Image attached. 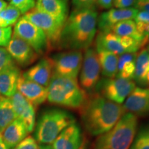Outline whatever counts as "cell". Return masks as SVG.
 I'll return each mask as SVG.
<instances>
[{
	"label": "cell",
	"mask_w": 149,
	"mask_h": 149,
	"mask_svg": "<svg viewBox=\"0 0 149 149\" xmlns=\"http://www.w3.org/2000/svg\"><path fill=\"white\" fill-rule=\"evenodd\" d=\"M139 10L133 7L127 8H113L102 13L97 17L100 31L109 32L115 24L126 20L135 19Z\"/></svg>",
	"instance_id": "cell-12"
},
{
	"label": "cell",
	"mask_w": 149,
	"mask_h": 149,
	"mask_svg": "<svg viewBox=\"0 0 149 149\" xmlns=\"http://www.w3.org/2000/svg\"><path fill=\"white\" fill-rule=\"evenodd\" d=\"M98 6L104 9H109L113 6V0H98Z\"/></svg>",
	"instance_id": "cell-37"
},
{
	"label": "cell",
	"mask_w": 149,
	"mask_h": 149,
	"mask_svg": "<svg viewBox=\"0 0 149 149\" xmlns=\"http://www.w3.org/2000/svg\"><path fill=\"white\" fill-rule=\"evenodd\" d=\"M146 79H147V81H148V84H149V72H148V74H147Z\"/></svg>",
	"instance_id": "cell-41"
},
{
	"label": "cell",
	"mask_w": 149,
	"mask_h": 149,
	"mask_svg": "<svg viewBox=\"0 0 149 149\" xmlns=\"http://www.w3.org/2000/svg\"><path fill=\"white\" fill-rule=\"evenodd\" d=\"M53 74L52 61L49 57H44L36 64L24 72L23 77L47 88Z\"/></svg>",
	"instance_id": "cell-17"
},
{
	"label": "cell",
	"mask_w": 149,
	"mask_h": 149,
	"mask_svg": "<svg viewBox=\"0 0 149 149\" xmlns=\"http://www.w3.org/2000/svg\"><path fill=\"white\" fill-rule=\"evenodd\" d=\"M95 45L96 51H109L118 56L126 53L124 48L121 45L119 37L111 31H100L96 37Z\"/></svg>",
	"instance_id": "cell-21"
},
{
	"label": "cell",
	"mask_w": 149,
	"mask_h": 149,
	"mask_svg": "<svg viewBox=\"0 0 149 149\" xmlns=\"http://www.w3.org/2000/svg\"><path fill=\"white\" fill-rule=\"evenodd\" d=\"M147 50H148V52H149V46H148V48H147Z\"/></svg>",
	"instance_id": "cell-43"
},
{
	"label": "cell",
	"mask_w": 149,
	"mask_h": 149,
	"mask_svg": "<svg viewBox=\"0 0 149 149\" xmlns=\"http://www.w3.org/2000/svg\"><path fill=\"white\" fill-rule=\"evenodd\" d=\"M129 149H149V125L137 132Z\"/></svg>",
	"instance_id": "cell-28"
},
{
	"label": "cell",
	"mask_w": 149,
	"mask_h": 149,
	"mask_svg": "<svg viewBox=\"0 0 149 149\" xmlns=\"http://www.w3.org/2000/svg\"><path fill=\"white\" fill-rule=\"evenodd\" d=\"M15 64V62L6 48L0 47V72Z\"/></svg>",
	"instance_id": "cell-30"
},
{
	"label": "cell",
	"mask_w": 149,
	"mask_h": 149,
	"mask_svg": "<svg viewBox=\"0 0 149 149\" xmlns=\"http://www.w3.org/2000/svg\"><path fill=\"white\" fill-rule=\"evenodd\" d=\"M98 0H72L74 9H95V10Z\"/></svg>",
	"instance_id": "cell-31"
},
{
	"label": "cell",
	"mask_w": 149,
	"mask_h": 149,
	"mask_svg": "<svg viewBox=\"0 0 149 149\" xmlns=\"http://www.w3.org/2000/svg\"><path fill=\"white\" fill-rule=\"evenodd\" d=\"M7 6H8V3L6 1H5L4 0H0V11L3 10Z\"/></svg>",
	"instance_id": "cell-38"
},
{
	"label": "cell",
	"mask_w": 149,
	"mask_h": 149,
	"mask_svg": "<svg viewBox=\"0 0 149 149\" xmlns=\"http://www.w3.org/2000/svg\"><path fill=\"white\" fill-rule=\"evenodd\" d=\"M35 0H10V4L19 10L21 14H26L35 6Z\"/></svg>",
	"instance_id": "cell-29"
},
{
	"label": "cell",
	"mask_w": 149,
	"mask_h": 149,
	"mask_svg": "<svg viewBox=\"0 0 149 149\" xmlns=\"http://www.w3.org/2000/svg\"><path fill=\"white\" fill-rule=\"evenodd\" d=\"M14 149H39V145L35 138L27 136Z\"/></svg>",
	"instance_id": "cell-33"
},
{
	"label": "cell",
	"mask_w": 149,
	"mask_h": 149,
	"mask_svg": "<svg viewBox=\"0 0 149 149\" xmlns=\"http://www.w3.org/2000/svg\"><path fill=\"white\" fill-rule=\"evenodd\" d=\"M137 53H124L118 56L117 77L133 79Z\"/></svg>",
	"instance_id": "cell-24"
},
{
	"label": "cell",
	"mask_w": 149,
	"mask_h": 149,
	"mask_svg": "<svg viewBox=\"0 0 149 149\" xmlns=\"http://www.w3.org/2000/svg\"><path fill=\"white\" fill-rule=\"evenodd\" d=\"M111 32L118 37H130L140 42H149V39L144 38L137 32L135 22L133 20L119 22L111 28Z\"/></svg>",
	"instance_id": "cell-25"
},
{
	"label": "cell",
	"mask_w": 149,
	"mask_h": 149,
	"mask_svg": "<svg viewBox=\"0 0 149 149\" xmlns=\"http://www.w3.org/2000/svg\"><path fill=\"white\" fill-rule=\"evenodd\" d=\"M24 16L45 34L48 40V51L59 48L61 32L66 22L37 10L36 8L29 10Z\"/></svg>",
	"instance_id": "cell-6"
},
{
	"label": "cell",
	"mask_w": 149,
	"mask_h": 149,
	"mask_svg": "<svg viewBox=\"0 0 149 149\" xmlns=\"http://www.w3.org/2000/svg\"><path fill=\"white\" fill-rule=\"evenodd\" d=\"M13 35L11 27H0V47H6Z\"/></svg>",
	"instance_id": "cell-32"
},
{
	"label": "cell",
	"mask_w": 149,
	"mask_h": 149,
	"mask_svg": "<svg viewBox=\"0 0 149 149\" xmlns=\"http://www.w3.org/2000/svg\"><path fill=\"white\" fill-rule=\"evenodd\" d=\"M47 89V100L50 103L68 109H79L88 97L77 79L54 72Z\"/></svg>",
	"instance_id": "cell-3"
},
{
	"label": "cell",
	"mask_w": 149,
	"mask_h": 149,
	"mask_svg": "<svg viewBox=\"0 0 149 149\" xmlns=\"http://www.w3.org/2000/svg\"><path fill=\"white\" fill-rule=\"evenodd\" d=\"M135 87L132 79L117 77L104 78L99 81L95 91L110 101L122 104Z\"/></svg>",
	"instance_id": "cell-7"
},
{
	"label": "cell",
	"mask_w": 149,
	"mask_h": 149,
	"mask_svg": "<svg viewBox=\"0 0 149 149\" xmlns=\"http://www.w3.org/2000/svg\"><path fill=\"white\" fill-rule=\"evenodd\" d=\"M97 53L103 76L106 78L116 77L118 72V55L105 51H97Z\"/></svg>",
	"instance_id": "cell-23"
},
{
	"label": "cell",
	"mask_w": 149,
	"mask_h": 149,
	"mask_svg": "<svg viewBox=\"0 0 149 149\" xmlns=\"http://www.w3.org/2000/svg\"><path fill=\"white\" fill-rule=\"evenodd\" d=\"M6 49L15 62L22 67L33 64L40 56L28 43L15 34H13Z\"/></svg>",
	"instance_id": "cell-11"
},
{
	"label": "cell",
	"mask_w": 149,
	"mask_h": 149,
	"mask_svg": "<svg viewBox=\"0 0 149 149\" xmlns=\"http://www.w3.org/2000/svg\"><path fill=\"white\" fill-rule=\"evenodd\" d=\"M80 70L79 82L81 88L88 93L95 91L100 81L101 68L97 53L95 48L90 47L85 51Z\"/></svg>",
	"instance_id": "cell-9"
},
{
	"label": "cell",
	"mask_w": 149,
	"mask_h": 149,
	"mask_svg": "<svg viewBox=\"0 0 149 149\" xmlns=\"http://www.w3.org/2000/svg\"><path fill=\"white\" fill-rule=\"evenodd\" d=\"M126 113L136 116L149 114V88L135 87L128 96L123 105Z\"/></svg>",
	"instance_id": "cell-13"
},
{
	"label": "cell",
	"mask_w": 149,
	"mask_h": 149,
	"mask_svg": "<svg viewBox=\"0 0 149 149\" xmlns=\"http://www.w3.org/2000/svg\"><path fill=\"white\" fill-rule=\"evenodd\" d=\"M134 6H135V8L137 9L138 10H140L141 11L149 12V1H137Z\"/></svg>",
	"instance_id": "cell-36"
},
{
	"label": "cell",
	"mask_w": 149,
	"mask_h": 149,
	"mask_svg": "<svg viewBox=\"0 0 149 149\" xmlns=\"http://www.w3.org/2000/svg\"><path fill=\"white\" fill-rule=\"evenodd\" d=\"M17 91L34 107L43 104L47 100V88L26 79L22 74L18 79Z\"/></svg>",
	"instance_id": "cell-14"
},
{
	"label": "cell",
	"mask_w": 149,
	"mask_h": 149,
	"mask_svg": "<svg viewBox=\"0 0 149 149\" xmlns=\"http://www.w3.org/2000/svg\"><path fill=\"white\" fill-rule=\"evenodd\" d=\"M39 149H53L51 145L49 144H40Z\"/></svg>",
	"instance_id": "cell-39"
},
{
	"label": "cell",
	"mask_w": 149,
	"mask_h": 149,
	"mask_svg": "<svg viewBox=\"0 0 149 149\" xmlns=\"http://www.w3.org/2000/svg\"><path fill=\"white\" fill-rule=\"evenodd\" d=\"M17 118L24 123L29 133H31L35 126V107L17 91L10 97Z\"/></svg>",
	"instance_id": "cell-15"
},
{
	"label": "cell",
	"mask_w": 149,
	"mask_h": 149,
	"mask_svg": "<svg viewBox=\"0 0 149 149\" xmlns=\"http://www.w3.org/2000/svg\"><path fill=\"white\" fill-rule=\"evenodd\" d=\"M35 8L64 22L68 17L67 0H37Z\"/></svg>",
	"instance_id": "cell-20"
},
{
	"label": "cell",
	"mask_w": 149,
	"mask_h": 149,
	"mask_svg": "<svg viewBox=\"0 0 149 149\" xmlns=\"http://www.w3.org/2000/svg\"><path fill=\"white\" fill-rule=\"evenodd\" d=\"M20 75V70L16 64L0 72V96L12 97L17 91V86Z\"/></svg>",
	"instance_id": "cell-19"
},
{
	"label": "cell",
	"mask_w": 149,
	"mask_h": 149,
	"mask_svg": "<svg viewBox=\"0 0 149 149\" xmlns=\"http://www.w3.org/2000/svg\"><path fill=\"white\" fill-rule=\"evenodd\" d=\"M21 17V13L13 6L9 4L0 11V27H11Z\"/></svg>",
	"instance_id": "cell-27"
},
{
	"label": "cell",
	"mask_w": 149,
	"mask_h": 149,
	"mask_svg": "<svg viewBox=\"0 0 149 149\" xmlns=\"http://www.w3.org/2000/svg\"><path fill=\"white\" fill-rule=\"evenodd\" d=\"M79 113L86 131L98 136L109 131L126 112L122 105L96 93L88 96Z\"/></svg>",
	"instance_id": "cell-1"
},
{
	"label": "cell",
	"mask_w": 149,
	"mask_h": 149,
	"mask_svg": "<svg viewBox=\"0 0 149 149\" xmlns=\"http://www.w3.org/2000/svg\"><path fill=\"white\" fill-rule=\"evenodd\" d=\"M137 2V0H113V6L117 8H130Z\"/></svg>",
	"instance_id": "cell-34"
},
{
	"label": "cell",
	"mask_w": 149,
	"mask_h": 149,
	"mask_svg": "<svg viewBox=\"0 0 149 149\" xmlns=\"http://www.w3.org/2000/svg\"><path fill=\"white\" fill-rule=\"evenodd\" d=\"M0 149H8L6 145L5 144V143L3 142L1 135H0Z\"/></svg>",
	"instance_id": "cell-40"
},
{
	"label": "cell",
	"mask_w": 149,
	"mask_h": 149,
	"mask_svg": "<svg viewBox=\"0 0 149 149\" xmlns=\"http://www.w3.org/2000/svg\"><path fill=\"white\" fill-rule=\"evenodd\" d=\"M82 142L81 128L74 122L65 128L52 144L53 149H80Z\"/></svg>",
	"instance_id": "cell-16"
},
{
	"label": "cell",
	"mask_w": 149,
	"mask_h": 149,
	"mask_svg": "<svg viewBox=\"0 0 149 149\" xmlns=\"http://www.w3.org/2000/svg\"><path fill=\"white\" fill-rule=\"evenodd\" d=\"M139 1H149V0H137Z\"/></svg>",
	"instance_id": "cell-42"
},
{
	"label": "cell",
	"mask_w": 149,
	"mask_h": 149,
	"mask_svg": "<svg viewBox=\"0 0 149 149\" xmlns=\"http://www.w3.org/2000/svg\"><path fill=\"white\" fill-rule=\"evenodd\" d=\"M51 59L54 73L77 80V76L82 64V51L62 52L56 54Z\"/></svg>",
	"instance_id": "cell-10"
},
{
	"label": "cell",
	"mask_w": 149,
	"mask_h": 149,
	"mask_svg": "<svg viewBox=\"0 0 149 149\" xmlns=\"http://www.w3.org/2000/svg\"><path fill=\"white\" fill-rule=\"evenodd\" d=\"M138 119L126 113L109 131L100 135L93 149H129L137 133Z\"/></svg>",
	"instance_id": "cell-4"
},
{
	"label": "cell",
	"mask_w": 149,
	"mask_h": 149,
	"mask_svg": "<svg viewBox=\"0 0 149 149\" xmlns=\"http://www.w3.org/2000/svg\"><path fill=\"white\" fill-rule=\"evenodd\" d=\"M28 133L29 132L24 123L19 118H16L0 135L8 149H14L27 137Z\"/></svg>",
	"instance_id": "cell-18"
},
{
	"label": "cell",
	"mask_w": 149,
	"mask_h": 149,
	"mask_svg": "<svg viewBox=\"0 0 149 149\" xmlns=\"http://www.w3.org/2000/svg\"><path fill=\"white\" fill-rule=\"evenodd\" d=\"M75 122L74 117L66 111L49 109L41 115L36 124L35 139L40 144L51 145L65 128Z\"/></svg>",
	"instance_id": "cell-5"
},
{
	"label": "cell",
	"mask_w": 149,
	"mask_h": 149,
	"mask_svg": "<svg viewBox=\"0 0 149 149\" xmlns=\"http://www.w3.org/2000/svg\"><path fill=\"white\" fill-rule=\"evenodd\" d=\"M16 118L10 98L0 96V134Z\"/></svg>",
	"instance_id": "cell-26"
},
{
	"label": "cell",
	"mask_w": 149,
	"mask_h": 149,
	"mask_svg": "<svg viewBox=\"0 0 149 149\" xmlns=\"http://www.w3.org/2000/svg\"><path fill=\"white\" fill-rule=\"evenodd\" d=\"M149 72V52L147 48H143L137 53L135 61V73L133 79L134 82L141 86H146L148 85L146 76Z\"/></svg>",
	"instance_id": "cell-22"
},
{
	"label": "cell",
	"mask_w": 149,
	"mask_h": 149,
	"mask_svg": "<svg viewBox=\"0 0 149 149\" xmlns=\"http://www.w3.org/2000/svg\"><path fill=\"white\" fill-rule=\"evenodd\" d=\"M98 15L95 9H74L65 22L59 48L69 51H86L96 34Z\"/></svg>",
	"instance_id": "cell-2"
},
{
	"label": "cell",
	"mask_w": 149,
	"mask_h": 149,
	"mask_svg": "<svg viewBox=\"0 0 149 149\" xmlns=\"http://www.w3.org/2000/svg\"><path fill=\"white\" fill-rule=\"evenodd\" d=\"M13 34L22 39L32 47L39 55L48 51V40L44 32L24 16L15 24Z\"/></svg>",
	"instance_id": "cell-8"
},
{
	"label": "cell",
	"mask_w": 149,
	"mask_h": 149,
	"mask_svg": "<svg viewBox=\"0 0 149 149\" xmlns=\"http://www.w3.org/2000/svg\"><path fill=\"white\" fill-rule=\"evenodd\" d=\"M135 20V22H144L149 23V12L139 11Z\"/></svg>",
	"instance_id": "cell-35"
}]
</instances>
